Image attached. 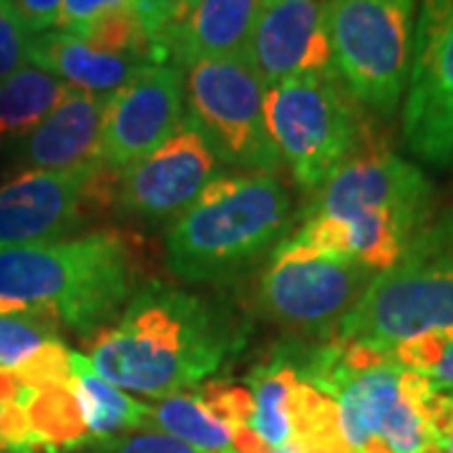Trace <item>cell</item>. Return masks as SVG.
I'll return each instance as SVG.
<instances>
[{
    "label": "cell",
    "mask_w": 453,
    "mask_h": 453,
    "mask_svg": "<svg viewBox=\"0 0 453 453\" xmlns=\"http://www.w3.org/2000/svg\"><path fill=\"white\" fill-rule=\"evenodd\" d=\"M86 342L104 380L159 401L199 388L240 348L234 327L207 300L164 282L139 288L119 320Z\"/></svg>",
    "instance_id": "obj_1"
},
{
    "label": "cell",
    "mask_w": 453,
    "mask_h": 453,
    "mask_svg": "<svg viewBox=\"0 0 453 453\" xmlns=\"http://www.w3.org/2000/svg\"><path fill=\"white\" fill-rule=\"evenodd\" d=\"M434 184L386 149H363L315 192L300 229L277 247L388 270L434 211Z\"/></svg>",
    "instance_id": "obj_2"
},
{
    "label": "cell",
    "mask_w": 453,
    "mask_h": 453,
    "mask_svg": "<svg viewBox=\"0 0 453 453\" xmlns=\"http://www.w3.org/2000/svg\"><path fill=\"white\" fill-rule=\"evenodd\" d=\"M142 273L139 242L119 229L0 250V312L43 310L91 335L129 305Z\"/></svg>",
    "instance_id": "obj_3"
},
{
    "label": "cell",
    "mask_w": 453,
    "mask_h": 453,
    "mask_svg": "<svg viewBox=\"0 0 453 453\" xmlns=\"http://www.w3.org/2000/svg\"><path fill=\"white\" fill-rule=\"evenodd\" d=\"M297 372L335 401L340 431L353 453H441L434 428L436 386L426 375L333 335Z\"/></svg>",
    "instance_id": "obj_4"
},
{
    "label": "cell",
    "mask_w": 453,
    "mask_h": 453,
    "mask_svg": "<svg viewBox=\"0 0 453 453\" xmlns=\"http://www.w3.org/2000/svg\"><path fill=\"white\" fill-rule=\"evenodd\" d=\"M290 195L275 174H217L164 237L184 282H226L275 252L290 229Z\"/></svg>",
    "instance_id": "obj_5"
},
{
    "label": "cell",
    "mask_w": 453,
    "mask_h": 453,
    "mask_svg": "<svg viewBox=\"0 0 453 453\" xmlns=\"http://www.w3.org/2000/svg\"><path fill=\"white\" fill-rule=\"evenodd\" d=\"M453 327V207L434 214L403 255L378 273L333 338L378 353Z\"/></svg>",
    "instance_id": "obj_6"
},
{
    "label": "cell",
    "mask_w": 453,
    "mask_h": 453,
    "mask_svg": "<svg viewBox=\"0 0 453 453\" xmlns=\"http://www.w3.org/2000/svg\"><path fill=\"white\" fill-rule=\"evenodd\" d=\"M333 73L360 109L390 119L413 61L416 0H330Z\"/></svg>",
    "instance_id": "obj_7"
},
{
    "label": "cell",
    "mask_w": 453,
    "mask_h": 453,
    "mask_svg": "<svg viewBox=\"0 0 453 453\" xmlns=\"http://www.w3.org/2000/svg\"><path fill=\"white\" fill-rule=\"evenodd\" d=\"M265 109L280 159L305 192H318L340 166L368 149L360 106L333 73L270 86Z\"/></svg>",
    "instance_id": "obj_8"
},
{
    "label": "cell",
    "mask_w": 453,
    "mask_h": 453,
    "mask_svg": "<svg viewBox=\"0 0 453 453\" xmlns=\"http://www.w3.org/2000/svg\"><path fill=\"white\" fill-rule=\"evenodd\" d=\"M187 121L207 142L217 162L250 174L282 166L267 127L265 83L247 58H199L181 65Z\"/></svg>",
    "instance_id": "obj_9"
},
{
    "label": "cell",
    "mask_w": 453,
    "mask_h": 453,
    "mask_svg": "<svg viewBox=\"0 0 453 453\" xmlns=\"http://www.w3.org/2000/svg\"><path fill=\"white\" fill-rule=\"evenodd\" d=\"M119 177L101 162L18 172L0 184V250L68 240L86 219L111 210Z\"/></svg>",
    "instance_id": "obj_10"
},
{
    "label": "cell",
    "mask_w": 453,
    "mask_h": 453,
    "mask_svg": "<svg viewBox=\"0 0 453 453\" xmlns=\"http://www.w3.org/2000/svg\"><path fill=\"white\" fill-rule=\"evenodd\" d=\"M401 127L421 162L453 172V0H418Z\"/></svg>",
    "instance_id": "obj_11"
},
{
    "label": "cell",
    "mask_w": 453,
    "mask_h": 453,
    "mask_svg": "<svg viewBox=\"0 0 453 453\" xmlns=\"http://www.w3.org/2000/svg\"><path fill=\"white\" fill-rule=\"evenodd\" d=\"M375 277V270L356 259L315 257L277 247L259 282V308L292 330L333 335Z\"/></svg>",
    "instance_id": "obj_12"
},
{
    "label": "cell",
    "mask_w": 453,
    "mask_h": 453,
    "mask_svg": "<svg viewBox=\"0 0 453 453\" xmlns=\"http://www.w3.org/2000/svg\"><path fill=\"white\" fill-rule=\"evenodd\" d=\"M184 73L174 64H151L109 94L98 162L124 172L154 154L184 124Z\"/></svg>",
    "instance_id": "obj_13"
},
{
    "label": "cell",
    "mask_w": 453,
    "mask_h": 453,
    "mask_svg": "<svg viewBox=\"0 0 453 453\" xmlns=\"http://www.w3.org/2000/svg\"><path fill=\"white\" fill-rule=\"evenodd\" d=\"M217 177V157L184 119L154 154L121 172L116 204L142 222H164L187 211Z\"/></svg>",
    "instance_id": "obj_14"
},
{
    "label": "cell",
    "mask_w": 453,
    "mask_h": 453,
    "mask_svg": "<svg viewBox=\"0 0 453 453\" xmlns=\"http://www.w3.org/2000/svg\"><path fill=\"white\" fill-rule=\"evenodd\" d=\"M327 3L330 0L265 3L247 49V61L265 88L285 79L333 73Z\"/></svg>",
    "instance_id": "obj_15"
},
{
    "label": "cell",
    "mask_w": 453,
    "mask_h": 453,
    "mask_svg": "<svg viewBox=\"0 0 453 453\" xmlns=\"http://www.w3.org/2000/svg\"><path fill=\"white\" fill-rule=\"evenodd\" d=\"M109 96L71 88L49 119L18 146V159L26 169L64 172L98 162L101 127Z\"/></svg>",
    "instance_id": "obj_16"
},
{
    "label": "cell",
    "mask_w": 453,
    "mask_h": 453,
    "mask_svg": "<svg viewBox=\"0 0 453 453\" xmlns=\"http://www.w3.org/2000/svg\"><path fill=\"white\" fill-rule=\"evenodd\" d=\"M28 64L68 83L71 88L109 96L131 81L142 68L151 64L113 56L88 46L79 35L65 31H46L33 35Z\"/></svg>",
    "instance_id": "obj_17"
},
{
    "label": "cell",
    "mask_w": 453,
    "mask_h": 453,
    "mask_svg": "<svg viewBox=\"0 0 453 453\" xmlns=\"http://www.w3.org/2000/svg\"><path fill=\"white\" fill-rule=\"evenodd\" d=\"M265 0H196L172 43V64L199 58H247Z\"/></svg>",
    "instance_id": "obj_18"
},
{
    "label": "cell",
    "mask_w": 453,
    "mask_h": 453,
    "mask_svg": "<svg viewBox=\"0 0 453 453\" xmlns=\"http://www.w3.org/2000/svg\"><path fill=\"white\" fill-rule=\"evenodd\" d=\"M16 401L28 418L33 453H64L91 446L73 380L43 386L23 383Z\"/></svg>",
    "instance_id": "obj_19"
},
{
    "label": "cell",
    "mask_w": 453,
    "mask_h": 453,
    "mask_svg": "<svg viewBox=\"0 0 453 453\" xmlns=\"http://www.w3.org/2000/svg\"><path fill=\"white\" fill-rule=\"evenodd\" d=\"M73 390L81 403L91 446H104L131 431H149L151 405L134 401L124 390L104 380L81 353H73Z\"/></svg>",
    "instance_id": "obj_20"
},
{
    "label": "cell",
    "mask_w": 453,
    "mask_h": 453,
    "mask_svg": "<svg viewBox=\"0 0 453 453\" xmlns=\"http://www.w3.org/2000/svg\"><path fill=\"white\" fill-rule=\"evenodd\" d=\"M68 94V83L31 64L0 81V151H18Z\"/></svg>",
    "instance_id": "obj_21"
},
{
    "label": "cell",
    "mask_w": 453,
    "mask_h": 453,
    "mask_svg": "<svg viewBox=\"0 0 453 453\" xmlns=\"http://www.w3.org/2000/svg\"><path fill=\"white\" fill-rule=\"evenodd\" d=\"M300 388L297 365L275 356L250 375L252 393V428L273 451H288L292 443V418Z\"/></svg>",
    "instance_id": "obj_22"
},
{
    "label": "cell",
    "mask_w": 453,
    "mask_h": 453,
    "mask_svg": "<svg viewBox=\"0 0 453 453\" xmlns=\"http://www.w3.org/2000/svg\"><path fill=\"white\" fill-rule=\"evenodd\" d=\"M149 431H162L202 453H237L234 431L219 421L196 393H177L151 405Z\"/></svg>",
    "instance_id": "obj_23"
},
{
    "label": "cell",
    "mask_w": 453,
    "mask_h": 453,
    "mask_svg": "<svg viewBox=\"0 0 453 453\" xmlns=\"http://www.w3.org/2000/svg\"><path fill=\"white\" fill-rule=\"evenodd\" d=\"M79 35L88 46L104 50V53H113V56H127V58H136L144 64H159L154 46L149 41L144 31V23L136 13L134 5H124L116 8L106 16L96 18L91 23H86L76 31H65Z\"/></svg>",
    "instance_id": "obj_24"
},
{
    "label": "cell",
    "mask_w": 453,
    "mask_h": 453,
    "mask_svg": "<svg viewBox=\"0 0 453 453\" xmlns=\"http://www.w3.org/2000/svg\"><path fill=\"white\" fill-rule=\"evenodd\" d=\"M61 323L43 310L0 312V368L16 371L43 345L56 342Z\"/></svg>",
    "instance_id": "obj_25"
},
{
    "label": "cell",
    "mask_w": 453,
    "mask_h": 453,
    "mask_svg": "<svg viewBox=\"0 0 453 453\" xmlns=\"http://www.w3.org/2000/svg\"><path fill=\"white\" fill-rule=\"evenodd\" d=\"M388 356L401 368L426 375L436 388L453 395V327L408 340Z\"/></svg>",
    "instance_id": "obj_26"
},
{
    "label": "cell",
    "mask_w": 453,
    "mask_h": 453,
    "mask_svg": "<svg viewBox=\"0 0 453 453\" xmlns=\"http://www.w3.org/2000/svg\"><path fill=\"white\" fill-rule=\"evenodd\" d=\"M195 5L196 0H134L159 64H172V43Z\"/></svg>",
    "instance_id": "obj_27"
},
{
    "label": "cell",
    "mask_w": 453,
    "mask_h": 453,
    "mask_svg": "<svg viewBox=\"0 0 453 453\" xmlns=\"http://www.w3.org/2000/svg\"><path fill=\"white\" fill-rule=\"evenodd\" d=\"M33 33L11 0H0V81L28 65Z\"/></svg>",
    "instance_id": "obj_28"
},
{
    "label": "cell",
    "mask_w": 453,
    "mask_h": 453,
    "mask_svg": "<svg viewBox=\"0 0 453 453\" xmlns=\"http://www.w3.org/2000/svg\"><path fill=\"white\" fill-rule=\"evenodd\" d=\"M106 453H202L162 431H131L104 443Z\"/></svg>",
    "instance_id": "obj_29"
},
{
    "label": "cell",
    "mask_w": 453,
    "mask_h": 453,
    "mask_svg": "<svg viewBox=\"0 0 453 453\" xmlns=\"http://www.w3.org/2000/svg\"><path fill=\"white\" fill-rule=\"evenodd\" d=\"M124 5H134V0H64L61 16H58V23L53 31H76L86 23L111 13L116 8H124Z\"/></svg>",
    "instance_id": "obj_30"
},
{
    "label": "cell",
    "mask_w": 453,
    "mask_h": 453,
    "mask_svg": "<svg viewBox=\"0 0 453 453\" xmlns=\"http://www.w3.org/2000/svg\"><path fill=\"white\" fill-rule=\"evenodd\" d=\"M11 3L16 5V11L33 35L53 31L64 5V0H11Z\"/></svg>",
    "instance_id": "obj_31"
},
{
    "label": "cell",
    "mask_w": 453,
    "mask_h": 453,
    "mask_svg": "<svg viewBox=\"0 0 453 453\" xmlns=\"http://www.w3.org/2000/svg\"><path fill=\"white\" fill-rule=\"evenodd\" d=\"M441 453H453V431L449 436L443 438V443H441Z\"/></svg>",
    "instance_id": "obj_32"
},
{
    "label": "cell",
    "mask_w": 453,
    "mask_h": 453,
    "mask_svg": "<svg viewBox=\"0 0 453 453\" xmlns=\"http://www.w3.org/2000/svg\"><path fill=\"white\" fill-rule=\"evenodd\" d=\"M0 453H11L8 451V446H5V441H3V436H0Z\"/></svg>",
    "instance_id": "obj_33"
},
{
    "label": "cell",
    "mask_w": 453,
    "mask_h": 453,
    "mask_svg": "<svg viewBox=\"0 0 453 453\" xmlns=\"http://www.w3.org/2000/svg\"><path fill=\"white\" fill-rule=\"evenodd\" d=\"M265 3H270V0H265Z\"/></svg>",
    "instance_id": "obj_34"
}]
</instances>
